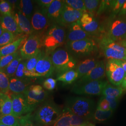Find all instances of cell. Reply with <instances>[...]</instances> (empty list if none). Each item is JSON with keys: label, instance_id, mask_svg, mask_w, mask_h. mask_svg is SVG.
Returning <instances> with one entry per match:
<instances>
[{"label": "cell", "instance_id": "816d5d0a", "mask_svg": "<svg viewBox=\"0 0 126 126\" xmlns=\"http://www.w3.org/2000/svg\"><path fill=\"white\" fill-rule=\"evenodd\" d=\"M116 62L122 67L126 73V62L124 60H116Z\"/></svg>", "mask_w": 126, "mask_h": 126}, {"label": "cell", "instance_id": "bcb514c9", "mask_svg": "<svg viewBox=\"0 0 126 126\" xmlns=\"http://www.w3.org/2000/svg\"><path fill=\"white\" fill-rule=\"evenodd\" d=\"M57 83V80L52 78H48L44 82V88L48 90H52L55 89Z\"/></svg>", "mask_w": 126, "mask_h": 126}, {"label": "cell", "instance_id": "6125c7cd", "mask_svg": "<svg viewBox=\"0 0 126 126\" xmlns=\"http://www.w3.org/2000/svg\"><path fill=\"white\" fill-rule=\"evenodd\" d=\"M0 49H1V47L0 46Z\"/></svg>", "mask_w": 126, "mask_h": 126}, {"label": "cell", "instance_id": "ab89813d", "mask_svg": "<svg viewBox=\"0 0 126 126\" xmlns=\"http://www.w3.org/2000/svg\"><path fill=\"white\" fill-rule=\"evenodd\" d=\"M13 10L8 0H0V14L1 16L13 14Z\"/></svg>", "mask_w": 126, "mask_h": 126}, {"label": "cell", "instance_id": "11a10c76", "mask_svg": "<svg viewBox=\"0 0 126 126\" xmlns=\"http://www.w3.org/2000/svg\"><path fill=\"white\" fill-rule=\"evenodd\" d=\"M3 32H4V31H3V29L2 28V27H1V24H0V36L2 34V33Z\"/></svg>", "mask_w": 126, "mask_h": 126}, {"label": "cell", "instance_id": "2e32d148", "mask_svg": "<svg viewBox=\"0 0 126 126\" xmlns=\"http://www.w3.org/2000/svg\"><path fill=\"white\" fill-rule=\"evenodd\" d=\"M55 72L50 56L45 52L36 64L34 70L36 78L48 77Z\"/></svg>", "mask_w": 126, "mask_h": 126}, {"label": "cell", "instance_id": "d4e9b609", "mask_svg": "<svg viewBox=\"0 0 126 126\" xmlns=\"http://www.w3.org/2000/svg\"><path fill=\"white\" fill-rule=\"evenodd\" d=\"M28 36L24 35L16 39L12 43L1 47L0 57H3L10 54H13L18 51V49L26 40Z\"/></svg>", "mask_w": 126, "mask_h": 126}, {"label": "cell", "instance_id": "7bdbcfd3", "mask_svg": "<svg viewBox=\"0 0 126 126\" xmlns=\"http://www.w3.org/2000/svg\"><path fill=\"white\" fill-rule=\"evenodd\" d=\"M20 126H35L32 122V116L31 113L18 118Z\"/></svg>", "mask_w": 126, "mask_h": 126}, {"label": "cell", "instance_id": "4dcf8cb0", "mask_svg": "<svg viewBox=\"0 0 126 126\" xmlns=\"http://www.w3.org/2000/svg\"><path fill=\"white\" fill-rule=\"evenodd\" d=\"M22 60H23V59L20 54H19L7 66L0 71H2L3 72H4L9 78L13 77L18 67L19 64Z\"/></svg>", "mask_w": 126, "mask_h": 126}, {"label": "cell", "instance_id": "680465c9", "mask_svg": "<svg viewBox=\"0 0 126 126\" xmlns=\"http://www.w3.org/2000/svg\"><path fill=\"white\" fill-rule=\"evenodd\" d=\"M87 126H95L94 124H91V123H90V124H88L87 125Z\"/></svg>", "mask_w": 126, "mask_h": 126}, {"label": "cell", "instance_id": "b9f144b4", "mask_svg": "<svg viewBox=\"0 0 126 126\" xmlns=\"http://www.w3.org/2000/svg\"><path fill=\"white\" fill-rule=\"evenodd\" d=\"M26 69V61L23 60L18 65L14 77L19 79H24L27 78L25 76L24 72Z\"/></svg>", "mask_w": 126, "mask_h": 126}, {"label": "cell", "instance_id": "681fc988", "mask_svg": "<svg viewBox=\"0 0 126 126\" xmlns=\"http://www.w3.org/2000/svg\"><path fill=\"white\" fill-rule=\"evenodd\" d=\"M8 1L9 2V3L11 5L13 11L15 9H18L19 6V4H20V0H9Z\"/></svg>", "mask_w": 126, "mask_h": 126}, {"label": "cell", "instance_id": "7c38bea8", "mask_svg": "<svg viewBox=\"0 0 126 126\" xmlns=\"http://www.w3.org/2000/svg\"><path fill=\"white\" fill-rule=\"evenodd\" d=\"M106 74L114 86H120L126 73L115 59H109L106 64Z\"/></svg>", "mask_w": 126, "mask_h": 126}, {"label": "cell", "instance_id": "ba28073f", "mask_svg": "<svg viewBox=\"0 0 126 126\" xmlns=\"http://www.w3.org/2000/svg\"><path fill=\"white\" fill-rule=\"evenodd\" d=\"M44 36L33 33L28 36L21 46L19 51L23 60H26L42 50Z\"/></svg>", "mask_w": 126, "mask_h": 126}, {"label": "cell", "instance_id": "e575fe53", "mask_svg": "<svg viewBox=\"0 0 126 126\" xmlns=\"http://www.w3.org/2000/svg\"><path fill=\"white\" fill-rule=\"evenodd\" d=\"M126 0H112L110 13L111 17H115L122 9Z\"/></svg>", "mask_w": 126, "mask_h": 126}, {"label": "cell", "instance_id": "484cf974", "mask_svg": "<svg viewBox=\"0 0 126 126\" xmlns=\"http://www.w3.org/2000/svg\"><path fill=\"white\" fill-rule=\"evenodd\" d=\"M12 114V104L11 97L0 93V116Z\"/></svg>", "mask_w": 126, "mask_h": 126}, {"label": "cell", "instance_id": "603a6c76", "mask_svg": "<svg viewBox=\"0 0 126 126\" xmlns=\"http://www.w3.org/2000/svg\"><path fill=\"white\" fill-rule=\"evenodd\" d=\"M31 84L30 79H19L15 77L9 78V90L12 94H23Z\"/></svg>", "mask_w": 126, "mask_h": 126}, {"label": "cell", "instance_id": "f1b7e54d", "mask_svg": "<svg viewBox=\"0 0 126 126\" xmlns=\"http://www.w3.org/2000/svg\"><path fill=\"white\" fill-rule=\"evenodd\" d=\"M123 92L121 86H114L108 83L103 90L102 95L105 97L119 99Z\"/></svg>", "mask_w": 126, "mask_h": 126}, {"label": "cell", "instance_id": "d590c367", "mask_svg": "<svg viewBox=\"0 0 126 126\" xmlns=\"http://www.w3.org/2000/svg\"><path fill=\"white\" fill-rule=\"evenodd\" d=\"M9 78L7 75L0 71V93L7 94L9 91Z\"/></svg>", "mask_w": 126, "mask_h": 126}, {"label": "cell", "instance_id": "60d3db41", "mask_svg": "<svg viewBox=\"0 0 126 126\" xmlns=\"http://www.w3.org/2000/svg\"><path fill=\"white\" fill-rule=\"evenodd\" d=\"M111 1L112 0H100L99 8L96 13V15L97 16H100L106 12H109L110 13Z\"/></svg>", "mask_w": 126, "mask_h": 126}, {"label": "cell", "instance_id": "5bb4252c", "mask_svg": "<svg viewBox=\"0 0 126 126\" xmlns=\"http://www.w3.org/2000/svg\"><path fill=\"white\" fill-rule=\"evenodd\" d=\"M106 75V65L103 61H99L96 66L84 76L78 79L73 86H78L91 81L102 80Z\"/></svg>", "mask_w": 126, "mask_h": 126}, {"label": "cell", "instance_id": "8d00e7d4", "mask_svg": "<svg viewBox=\"0 0 126 126\" xmlns=\"http://www.w3.org/2000/svg\"><path fill=\"white\" fill-rule=\"evenodd\" d=\"M64 1L73 9L87 12L84 0H65Z\"/></svg>", "mask_w": 126, "mask_h": 126}, {"label": "cell", "instance_id": "8992f818", "mask_svg": "<svg viewBox=\"0 0 126 126\" xmlns=\"http://www.w3.org/2000/svg\"><path fill=\"white\" fill-rule=\"evenodd\" d=\"M99 47L108 60H123L126 57V48L105 35L99 39Z\"/></svg>", "mask_w": 126, "mask_h": 126}, {"label": "cell", "instance_id": "8fae6325", "mask_svg": "<svg viewBox=\"0 0 126 126\" xmlns=\"http://www.w3.org/2000/svg\"><path fill=\"white\" fill-rule=\"evenodd\" d=\"M33 33L44 36L51 25L47 16V11L38 8L35 10L31 19Z\"/></svg>", "mask_w": 126, "mask_h": 126}, {"label": "cell", "instance_id": "9f6ffc18", "mask_svg": "<svg viewBox=\"0 0 126 126\" xmlns=\"http://www.w3.org/2000/svg\"><path fill=\"white\" fill-rule=\"evenodd\" d=\"M88 122L85 123H84L83 124H82L81 126H87V125H88Z\"/></svg>", "mask_w": 126, "mask_h": 126}, {"label": "cell", "instance_id": "52a82bcc", "mask_svg": "<svg viewBox=\"0 0 126 126\" xmlns=\"http://www.w3.org/2000/svg\"><path fill=\"white\" fill-rule=\"evenodd\" d=\"M111 17L107 28L105 36L114 42L126 39V18Z\"/></svg>", "mask_w": 126, "mask_h": 126}, {"label": "cell", "instance_id": "83f0119b", "mask_svg": "<svg viewBox=\"0 0 126 126\" xmlns=\"http://www.w3.org/2000/svg\"><path fill=\"white\" fill-rule=\"evenodd\" d=\"M72 114L71 111L65 107L59 117L51 126H71Z\"/></svg>", "mask_w": 126, "mask_h": 126}, {"label": "cell", "instance_id": "4fadbf2b", "mask_svg": "<svg viewBox=\"0 0 126 126\" xmlns=\"http://www.w3.org/2000/svg\"><path fill=\"white\" fill-rule=\"evenodd\" d=\"M11 99L12 104V115L14 116L19 118L32 113L23 94H12Z\"/></svg>", "mask_w": 126, "mask_h": 126}, {"label": "cell", "instance_id": "7dc6e473", "mask_svg": "<svg viewBox=\"0 0 126 126\" xmlns=\"http://www.w3.org/2000/svg\"><path fill=\"white\" fill-rule=\"evenodd\" d=\"M53 0H38L35 1H36L39 8L47 11V9Z\"/></svg>", "mask_w": 126, "mask_h": 126}, {"label": "cell", "instance_id": "6da1fadb", "mask_svg": "<svg viewBox=\"0 0 126 126\" xmlns=\"http://www.w3.org/2000/svg\"><path fill=\"white\" fill-rule=\"evenodd\" d=\"M65 107L72 113L86 120L91 119L95 111V103L92 99L83 97L68 98Z\"/></svg>", "mask_w": 126, "mask_h": 126}, {"label": "cell", "instance_id": "5b68a950", "mask_svg": "<svg viewBox=\"0 0 126 126\" xmlns=\"http://www.w3.org/2000/svg\"><path fill=\"white\" fill-rule=\"evenodd\" d=\"M62 112L56 104L48 101L37 109L33 119L40 126H50L57 121Z\"/></svg>", "mask_w": 126, "mask_h": 126}, {"label": "cell", "instance_id": "9c48e42d", "mask_svg": "<svg viewBox=\"0 0 126 126\" xmlns=\"http://www.w3.org/2000/svg\"><path fill=\"white\" fill-rule=\"evenodd\" d=\"M23 94L32 112L35 109L38 105L45 100L48 95L47 93L41 86L38 85L30 86Z\"/></svg>", "mask_w": 126, "mask_h": 126}, {"label": "cell", "instance_id": "f5cc1de1", "mask_svg": "<svg viewBox=\"0 0 126 126\" xmlns=\"http://www.w3.org/2000/svg\"><path fill=\"white\" fill-rule=\"evenodd\" d=\"M121 87L122 89L123 90V91H125L126 90V75L125 78L123 80L122 82V84L120 86Z\"/></svg>", "mask_w": 126, "mask_h": 126}, {"label": "cell", "instance_id": "1f68e13d", "mask_svg": "<svg viewBox=\"0 0 126 126\" xmlns=\"http://www.w3.org/2000/svg\"><path fill=\"white\" fill-rule=\"evenodd\" d=\"M113 113L112 110L104 111L96 108L92 118L96 122H103L107 121L111 117Z\"/></svg>", "mask_w": 126, "mask_h": 126}, {"label": "cell", "instance_id": "6f0895ef", "mask_svg": "<svg viewBox=\"0 0 126 126\" xmlns=\"http://www.w3.org/2000/svg\"><path fill=\"white\" fill-rule=\"evenodd\" d=\"M0 126H7L5 125L4 124H3L2 123H1V122L0 121Z\"/></svg>", "mask_w": 126, "mask_h": 126}, {"label": "cell", "instance_id": "7402d4cb", "mask_svg": "<svg viewBox=\"0 0 126 126\" xmlns=\"http://www.w3.org/2000/svg\"><path fill=\"white\" fill-rule=\"evenodd\" d=\"M99 61L93 57L86 58L77 64L75 70L79 74V79L84 76L94 68Z\"/></svg>", "mask_w": 126, "mask_h": 126}, {"label": "cell", "instance_id": "ffe728a7", "mask_svg": "<svg viewBox=\"0 0 126 126\" xmlns=\"http://www.w3.org/2000/svg\"><path fill=\"white\" fill-rule=\"evenodd\" d=\"M13 15L19 29L23 34L29 36L33 33L31 21L24 16L19 9H15Z\"/></svg>", "mask_w": 126, "mask_h": 126}, {"label": "cell", "instance_id": "7a4b0ae2", "mask_svg": "<svg viewBox=\"0 0 126 126\" xmlns=\"http://www.w3.org/2000/svg\"><path fill=\"white\" fill-rule=\"evenodd\" d=\"M57 76L69 71L75 69L78 64L74 58L67 50L59 48L50 55Z\"/></svg>", "mask_w": 126, "mask_h": 126}, {"label": "cell", "instance_id": "d6986e66", "mask_svg": "<svg viewBox=\"0 0 126 126\" xmlns=\"http://www.w3.org/2000/svg\"><path fill=\"white\" fill-rule=\"evenodd\" d=\"M64 0H54L47 9V16L51 25H60Z\"/></svg>", "mask_w": 126, "mask_h": 126}, {"label": "cell", "instance_id": "ee69618b", "mask_svg": "<svg viewBox=\"0 0 126 126\" xmlns=\"http://www.w3.org/2000/svg\"><path fill=\"white\" fill-rule=\"evenodd\" d=\"M97 108L104 111L111 110L108 101L107 100L105 96H103L99 99Z\"/></svg>", "mask_w": 126, "mask_h": 126}, {"label": "cell", "instance_id": "e0dca14e", "mask_svg": "<svg viewBox=\"0 0 126 126\" xmlns=\"http://www.w3.org/2000/svg\"><path fill=\"white\" fill-rule=\"evenodd\" d=\"M84 13L83 11L72 9L64 2L59 26L66 28L73 23L79 21Z\"/></svg>", "mask_w": 126, "mask_h": 126}, {"label": "cell", "instance_id": "cb8c5ba5", "mask_svg": "<svg viewBox=\"0 0 126 126\" xmlns=\"http://www.w3.org/2000/svg\"><path fill=\"white\" fill-rule=\"evenodd\" d=\"M45 51L41 50L33 56L26 61V69L24 72L26 78H36L34 70L36 64L41 57L45 53Z\"/></svg>", "mask_w": 126, "mask_h": 126}, {"label": "cell", "instance_id": "be15d7a7", "mask_svg": "<svg viewBox=\"0 0 126 126\" xmlns=\"http://www.w3.org/2000/svg\"><path fill=\"white\" fill-rule=\"evenodd\" d=\"M82 126V125H80V126Z\"/></svg>", "mask_w": 126, "mask_h": 126}, {"label": "cell", "instance_id": "836d02e7", "mask_svg": "<svg viewBox=\"0 0 126 126\" xmlns=\"http://www.w3.org/2000/svg\"><path fill=\"white\" fill-rule=\"evenodd\" d=\"M100 2L99 0H84L86 12L94 16L98 11Z\"/></svg>", "mask_w": 126, "mask_h": 126}, {"label": "cell", "instance_id": "f6af8a7d", "mask_svg": "<svg viewBox=\"0 0 126 126\" xmlns=\"http://www.w3.org/2000/svg\"><path fill=\"white\" fill-rule=\"evenodd\" d=\"M86 122H88V121L85 119L72 114L71 122V126H80Z\"/></svg>", "mask_w": 126, "mask_h": 126}, {"label": "cell", "instance_id": "4316f807", "mask_svg": "<svg viewBox=\"0 0 126 126\" xmlns=\"http://www.w3.org/2000/svg\"><path fill=\"white\" fill-rule=\"evenodd\" d=\"M17 9H19L28 19L31 21L32 16L35 12L33 1L31 0H20Z\"/></svg>", "mask_w": 126, "mask_h": 126}, {"label": "cell", "instance_id": "277c9868", "mask_svg": "<svg viewBox=\"0 0 126 126\" xmlns=\"http://www.w3.org/2000/svg\"><path fill=\"white\" fill-rule=\"evenodd\" d=\"M65 49L77 59L89 57L98 51V48L94 39L86 38L65 43Z\"/></svg>", "mask_w": 126, "mask_h": 126}, {"label": "cell", "instance_id": "f546056e", "mask_svg": "<svg viewBox=\"0 0 126 126\" xmlns=\"http://www.w3.org/2000/svg\"><path fill=\"white\" fill-rule=\"evenodd\" d=\"M57 80L62 82L64 84H71L77 81L79 79V74L75 69L64 72L59 75Z\"/></svg>", "mask_w": 126, "mask_h": 126}, {"label": "cell", "instance_id": "db71d44e", "mask_svg": "<svg viewBox=\"0 0 126 126\" xmlns=\"http://www.w3.org/2000/svg\"><path fill=\"white\" fill-rule=\"evenodd\" d=\"M117 43H118L119 44L122 45V46H123V47H124L126 49V40H124L118 42Z\"/></svg>", "mask_w": 126, "mask_h": 126}, {"label": "cell", "instance_id": "3957f363", "mask_svg": "<svg viewBox=\"0 0 126 126\" xmlns=\"http://www.w3.org/2000/svg\"><path fill=\"white\" fill-rule=\"evenodd\" d=\"M66 31L64 28L52 24L45 33L43 38V47L47 54L50 55L65 43Z\"/></svg>", "mask_w": 126, "mask_h": 126}, {"label": "cell", "instance_id": "f907efd6", "mask_svg": "<svg viewBox=\"0 0 126 126\" xmlns=\"http://www.w3.org/2000/svg\"><path fill=\"white\" fill-rule=\"evenodd\" d=\"M118 17H121L126 18V0L125 2L124 3V4L122 6V9L121 10L120 12H119V13L118 15Z\"/></svg>", "mask_w": 126, "mask_h": 126}, {"label": "cell", "instance_id": "ac0fdd59", "mask_svg": "<svg viewBox=\"0 0 126 126\" xmlns=\"http://www.w3.org/2000/svg\"><path fill=\"white\" fill-rule=\"evenodd\" d=\"M66 29L65 43L70 42L83 40L86 38L94 39L90 34L87 33L82 28L79 23V21L70 25Z\"/></svg>", "mask_w": 126, "mask_h": 126}, {"label": "cell", "instance_id": "30bf717a", "mask_svg": "<svg viewBox=\"0 0 126 126\" xmlns=\"http://www.w3.org/2000/svg\"><path fill=\"white\" fill-rule=\"evenodd\" d=\"M108 84V81L103 79L91 81L80 86H73L71 91L77 95L98 96L102 94L103 90Z\"/></svg>", "mask_w": 126, "mask_h": 126}, {"label": "cell", "instance_id": "74e56055", "mask_svg": "<svg viewBox=\"0 0 126 126\" xmlns=\"http://www.w3.org/2000/svg\"><path fill=\"white\" fill-rule=\"evenodd\" d=\"M0 121L6 126H20L18 118L15 117L12 114L0 116Z\"/></svg>", "mask_w": 126, "mask_h": 126}, {"label": "cell", "instance_id": "c3c4849f", "mask_svg": "<svg viewBox=\"0 0 126 126\" xmlns=\"http://www.w3.org/2000/svg\"><path fill=\"white\" fill-rule=\"evenodd\" d=\"M105 97L107 100L108 101L110 110H112V111H113L117 108V105L118 104V100L119 99L108 97Z\"/></svg>", "mask_w": 126, "mask_h": 126}, {"label": "cell", "instance_id": "44dd1931", "mask_svg": "<svg viewBox=\"0 0 126 126\" xmlns=\"http://www.w3.org/2000/svg\"><path fill=\"white\" fill-rule=\"evenodd\" d=\"M0 23L4 31L11 32L17 36L23 34L18 28L13 14L0 16Z\"/></svg>", "mask_w": 126, "mask_h": 126}, {"label": "cell", "instance_id": "9a60e30c", "mask_svg": "<svg viewBox=\"0 0 126 126\" xmlns=\"http://www.w3.org/2000/svg\"><path fill=\"white\" fill-rule=\"evenodd\" d=\"M79 23L82 28L93 38L94 36H99L101 30L98 20L94 16L88 12H85Z\"/></svg>", "mask_w": 126, "mask_h": 126}, {"label": "cell", "instance_id": "f35d334b", "mask_svg": "<svg viewBox=\"0 0 126 126\" xmlns=\"http://www.w3.org/2000/svg\"><path fill=\"white\" fill-rule=\"evenodd\" d=\"M20 54L19 50L17 51L13 54H10L4 57H1L0 62V70H2L7 66L14 59H16Z\"/></svg>", "mask_w": 126, "mask_h": 126}, {"label": "cell", "instance_id": "d6a6232c", "mask_svg": "<svg viewBox=\"0 0 126 126\" xmlns=\"http://www.w3.org/2000/svg\"><path fill=\"white\" fill-rule=\"evenodd\" d=\"M17 37V36L11 32L4 31L0 36V46L3 47L12 43L18 38Z\"/></svg>", "mask_w": 126, "mask_h": 126}, {"label": "cell", "instance_id": "94428289", "mask_svg": "<svg viewBox=\"0 0 126 126\" xmlns=\"http://www.w3.org/2000/svg\"><path fill=\"white\" fill-rule=\"evenodd\" d=\"M1 57H0V60H1Z\"/></svg>", "mask_w": 126, "mask_h": 126}, {"label": "cell", "instance_id": "91938a15", "mask_svg": "<svg viewBox=\"0 0 126 126\" xmlns=\"http://www.w3.org/2000/svg\"><path fill=\"white\" fill-rule=\"evenodd\" d=\"M123 60H124V61H125L126 62V57H125V58H124V59H123Z\"/></svg>", "mask_w": 126, "mask_h": 126}]
</instances>
